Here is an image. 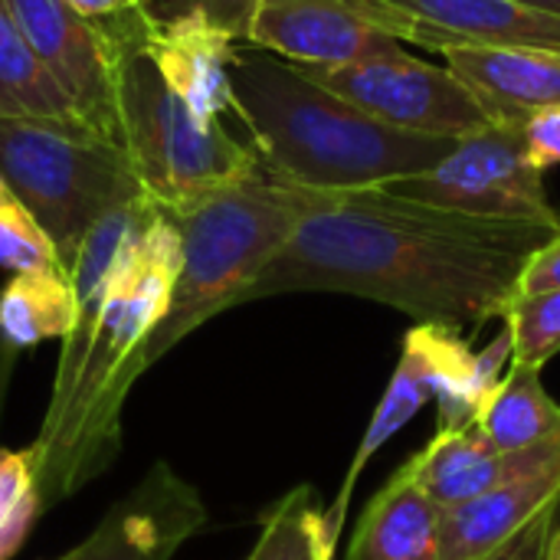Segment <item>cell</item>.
<instances>
[{"label":"cell","instance_id":"10","mask_svg":"<svg viewBox=\"0 0 560 560\" xmlns=\"http://www.w3.org/2000/svg\"><path fill=\"white\" fill-rule=\"evenodd\" d=\"M23 36L72 98L79 118L121 141L115 95V43L102 20L79 13L69 0H7Z\"/></svg>","mask_w":560,"mask_h":560},{"label":"cell","instance_id":"3","mask_svg":"<svg viewBox=\"0 0 560 560\" xmlns=\"http://www.w3.org/2000/svg\"><path fill=\"white\" fill-rule=\"evenodd\" d=\"M230 85L259 164L308 190L387 187L436 167L459 141L397 131L249 43L236 52Z\"/></svg>","mask_w":560,"mask_h":560},{"label":"cell","instance_id":"18","mask_svg":"<svg viewBox=\"0 0 560 560\" xmlns=\"http://www.w3.org/2000/svg\"><path fill=\"white\" fill-rule=\"evenodd\" d=\"M417 486L443 509L492 492L509 476V453H499L476 423L440 430L410 463Z\"/></svg>","mask_w":560,"mask_h":560},{"label":"cell","instance_id":"27","mask_svg":"<svg viewBox=\"0 0 560 560\" xmlns=\"http://www.w3.org/2000/svg\"><path fill=\"white\" fill-rule=\"evenodd\" d=\"M522 141L535 167L548 171L551 164H560V108L528 118L522 125Z\"/></svg>","mask_w":560,"mask_h":560},{"label":"cell","instance_id":"30","mask_svg":"<svg viewBox=\"0 0 560 560\" xmlns=\"http://www.w3.org/2000/svg\"><path fill=\"white\" fill-rule=\"evenodd\" d=\"M69 3L92 20H112V16H121V13L141 7V0H69Z\"/></svg>","mask_w":560,"mask_h":560},{"label":"cell","instance_id":"8","mask_svg":"<svg viewBox=\"0 0 560 560\" xmlns=\"http://www.w3.org/2000/svg\"><path fill=\"white\" fill-rule=\"evenodd\" d=\"M387 190L472 217L538 220L560 226V213L545 194V171L532 164L522 128L486 125L459 138L436 167L400 177L387 184Z\"/></svg>","mask_w":560,"mask_h":560},{"label":"cell","instance_id":"24","mask_svg":"<svg viewBox=\"0 0 560 560\" xmlns=\"http://www.w3.org/2000/svg\"><path fill=\"white\" fill-rule=\"evenodd\" d=\"M39 509L43 499L33 479L30 453L0 450V560H10L23 548Z\"/></svg>","mask_w":560,"mask_h":560},{"label":"cell","instance_id":"32","mask_svg":"<svg viewBox=\"0 0 560 560\" xmlns=\"http://www.w3.org/2000/svg\"><path fill=\"white\" fill-rule=\"evenodd\" d=\"M522 3H532L538 10H548V13H558L560 16V0H522Z\"/></svg>","mask_w":560,"mask_h":560},{"label":"cell","instance_id":"2","mask_svg":"<svg viewBox=\"0 0 560 560\" xmlns=\"http://www.w3.org/2000/svg\"><path fill=\"white\" fill-rule=\"evenodd\" d=\"M177 276L180 236L161 213L108 282L95 315L62 338L49 407L26 450L43 505L66 502L115 463L121 410L148 371L144 348L171 308Z\"/></svg>","mask_w":560,"mask_h":560},{"label":"cell","instance_id":"14","mask_svg":"<svg viewBox=\"0 0 560 560\" xmlns=\"http://www.w3.org/2000/svg\"><path fill=\"white\" fill-rule=\"evenodd\" d=\"M141 43L161 75L187 105L210 121H223L233 112L230 72L240 52V39L207 16H180L158 23L148 16Z\"/></svg>","mask_w":560,"mask_h":560},{"label":"cell","instance_id":"7","mask_svg":"<svg viewBox=\"0 0 560 560\" xmlns=\"http://www.w3.org/2000/svg\"><path fill=\"white\" fill-rule=\"evenodd\" d=\"M312 82L351 102L364 115L413 135L466 138L492 125L450 66L423 62L404 49L341 62V66H299Z\"/></svg>","mask_w":560,"mask_h":560},{"label":"cell","instance_id":"16","mask_svg":"<svg viewBox=\"0 0 560 560\" xmlns=\"http://www.w3.org/2000/svg\"><path fill=\"white\" fill-rule=\"evenodd\" d=\"M443 335L446 328L443 325H417L407 331L404 338V354L397 361V371L368 423V433L351 459V469L338 489V499L325 509L328 512V535L331 541L338 545L341 538V528H345V515H348V502H351V492L364 472V466L371 463V456L397 433L404 430L423 407L427 400H433L436 394V368H440V348H443Z\"/></svg>","mask_w":560,"mask_h":560},{"label":"cell","instance_id":"12","mask_svg":"<svg viewBox=\"0 0 560 560\" xmlns=\"http://www.w3.org/2000/svg\"><path fill=\"white\" fill-rule=\"evenodd\" d=\"M203 525L207 505L197 489L167 463H154L82 545L56 560H171Z\"/></svg>","mask_w":560,"mask_h":560},{"label":"cell","instance_id":"15","mask_svg":"<svg viewBox=\"0 0 560 560\" xmlns=\"http://www.w3.org/2000/svg\"><path fill=\"white\" fill-rule=\"evenodd\" d=\"M440 56L466 82L492 125L522 128L528 118L560 108V52L453 46Z\"/></svg>","mask_w":560,"mask_h":560},{"label":"cell","instance_id":"17","mask_svg":"<svg viewBox=\"0 0 560 560\" xmlns=\"http://www.w3.org/2000/svg\"><path fill=\"white\" fill-rule=\"evenodd\" d=\"M443 512L404 463L361 515L348 560H440Z\"/></svg>","mask_w":560,"mask_h":560},{"label":"cell","instance_id":"26","mask_svg":"<svg viewBox=\"0 0 560 560\" xmlns=\"http://www.w3.org/2000/svg\"><path fill=\"white\" fill-rule=\"evenodd\" d=\"M141 7L158 23L180 20V16H207L210 23L233 33L240 43H246L256 0H141Z\"/></svg>","mask_w":560,"mask_h":560},{"label":"cell","instance_id":"31","mask_svg":"<svg viewBox=\"0 0 560 560\" xmlns=\"http://www.w3.org/2000/svg\"><path fill=\"white\" fill-rule=\"evenodd\" d=\"M545 560H560V518L558 525L551 528V538H548V548H545Z\"/></svg>","mask_w":560,"mask_h":560},{"label":"cell","instance_id":"5","mask_svg":"<svg viewBox=\"0 0 560 560\" xmlns=\"http://www.w3.org/2000/svg\"><path fill=\"white\" fill-rule=\"evenodd\" d=\"M144 23V7L102 20L118 52L115 95L121 144L144 194L167 213L253 174L259 154L223 121L200 118L187 98L171 89L141 43Z\"/></svg>","mask_w":560,"mask_h":560},{"label":"cell","instance_id":"4","mask_svg":"<svg viewBox=\"0 0 560 560\" xmlns=\"http://www.w3.org/2000/svg\"><path fill=\"white\" fill-rule=\"evenodd\" d=\"M305 210V187L285 184L262 164L164 217L180 236V276L171 308L144 348V364L161 361L177 341L213 315L243 305L249 285L289 243Z\"/></svg>","mask_w":560,"mask_h":560},{"label":"cell","instance_id":"28","mask_svg":"<svg viewBox=\"0 0 560 560\" xmlns=\"http://www.w3.org/2000/svg\"><path fill=\"white\" fill-rule=\"evenodd\" d=\"M551 289H560V233L525 262L518 279V295H535Z\"/></svg>","mask_w":560,"mask_h":560},{"label":"cell","instance_id":"22","mask_svg":"<svg viewBox=\"0 0 560 560\" xmlns=\"http://www.w3.org/2000/svg\"><path fill=\"white\" fill-rule=\"evenodd\" d=\"M331 555L328 512L308 486H299L266 512L256 548L246 560H331Z\"/></svg>","mask_w":560,"mask_h":560},{"label":"cell","instance_id":"25","mask_svg":"<svg viewBox=\"0 0 560 560\" xmlns=\"http://www.w3.org/2000/svg\"><path fill=\"white\" fill-rule=\"evenodd\" d=\"M0 269L10 272L62 269L46 230L3 180H0Z\"/></svg>","mask_w":560,"mask_h":560},{"label":"cell","instance_id":"1","mask_svg":"<svg viewBox=\"0 0 560 560\" xmlns=\"http://www.w3.org/2000/svg\"><path fill=\"white\" fill-rule=\"evenodd\" d=\"M560 233L400 197L387 187L308 190L305 210L243 302L345 292L407 312L417 325L479 328L502 318L525 262Z\"/></svg>","mask_w":560,"mask_h":560},{"label":"cell","instance_id":"13","mask_svg":"<svg viewBox=\"0 0 560 560\" xmlns=\"http://www.w3.org/2000/svg\"><path fill=\"white\" fill-rule=\"evenodd\" d=\"M246 43L295 66H341L400 49L351 0H256Z\"/></svg>","mask_w":560,"mask_h":560},{"label":"cell","instance_id":"23","mask_svg":"<svg viewBox=\"0 0 560 560\" xmlns=\"http://www.w3.org/2000/svg\"><path fill=\"white\" fill-rule=\"evenodd\" d=\"M502 322L512 335V361L545 368L560 354V289L535 295L515 292Z\"/></svg>","mask_w":560,"mask_h":560},{"label":"cell","instance_id":"11","mask_svg":"<svg viewBox=\"0 0 560 560\" xmlns=\"http://www.w3.org/2000/svg\"><path fill=\"white\" fill-rule=\"evenodd\" d=\"M560 509V436L509 453V476L486 495L443 512L440 560H486Z\"/></svg>","mask_w":560,"mask_h":560},{"label":"cell","instance_id":"9","mask_svg":"<svg viewBox=\"0 0 560 560\" xmlns=\"http://www.w3.org/2000/svg\"><path fill=\"white\" fill-rule=\"evenodd\" d=\"M397 43L433 52L453 46H502L560 52V16L522 0H351Z\"/></svg>","mask_w":560,"mask_h":560},{"label":"cell","instance_id":"20","mask_svg":"<svg viewBox=\"0 0 560 560\" xmlns=\"http://www.w3.org/2000/svg\"><path fill=\"white\" fill-rule=\"evenodd\" d=\"M0 115L85 125L72 98L62 92V85L52 79V72L23 36L7 0H0Z\"/></svg>","mask_w":560,"mask_h":560},{"label":"cell","instance_id":"6","mask_svg":"<svg viewBox=\"0 0 560 560\" xmlns=\"http://www.w3.org/2000/svg\"><path fill=\"white\" fill-rule=\"evenodd\" d=\"M0 180L46 230L66 272L92 223L144 194L121 141L46 118L0 115Z\"/></svg>","mask_w":560,"mask_h":560},{"label":"cell","instance_id":"19","mask_svg":"<svg viewBox=\"0 0 560 560\" xmlns=\"http://www.w3.org/2000/svg\"><path fill=\"white\" fill-rule=\"evenodd\" d=\"M476 427L499 453H522L541 440L560 436V404L545 390L541 368L512 361L479 407Z\"/></svg>","mask_w":560,"mask_h":560},{"label":"cell","instance_id":"29","mask_svg":"<svg viewBox=\"0 0 560 560\" xmlns=\"http://www.w3.org/2000/svg\"><path fill=\"white\" fill-rule=\"evenodd\" d=\"M560 509L548 512L545 518H538L535 525H528L518 538H512L505 548H499L495 555H489L486 560H545V548L551 538V528L558 525Z\"/></svg>","mask_w":560,"mask_h":560},{"label":"cell","instance_id":"21","mask_svg":"<svg viewBox=\"0 0 560 560\" xmlns=\"http://www.w3.org/2000/svg\"><path fill=\"white\" fill-rule=\"evenodd\" d=\"M75 328V292L69 272H13L0 292V335L13 348H33L46 338H66Z\"/></svg>","mask_w":560,"mask_h":560}]
</instances>
